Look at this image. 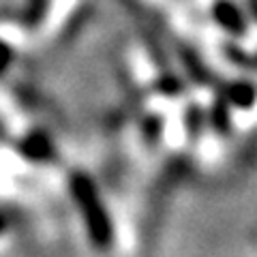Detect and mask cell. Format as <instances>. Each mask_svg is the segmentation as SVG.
<instances>
[{
  "label": "cell",
  "instance_id": "6da1fadb",
  "mask_svg": "<svg viewBox=\"0 0 257 257\" xmlns=\"http://www.w3.org/2000/svg\"><path fill=\"white\" fill-rule=\"evenodd\" d=\"M73 193L77 197V204L82 206L84 216L88 221V227H90V234L94 238V242L99 244H107L109 242V223H107V216L103 212V208L96 199V193L92 189V184L88 182L86 178H77L73 182Z\"/></svg>",
  "mask_w": 257,
  "mask_h": 257
}]
</instances>
